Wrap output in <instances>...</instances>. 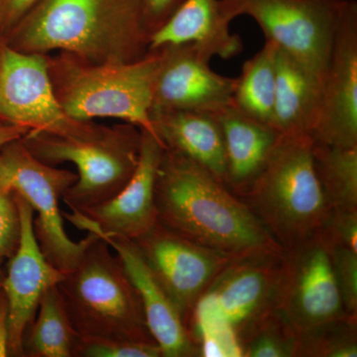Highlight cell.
<instances>
[{"mask_svg":"<svg viewBox=\"0 0 357 357\" xmlns=\"http://www.w3.org/2000/svg\"><path fill=\"white\" fill-rule=\"evenodd\" d=\"M158 222L229 257L284 250L248 204L194 161L164 148L155 183Z\"/></svg>","mask_w":357,"mask_h":357,"instance_id":"obj_1","label":"cell"},{"mask_svg":"<svg viewBox=\"0 0 357 357\" xmlns=\"http://www.w3.org/2000/svg\"><path fill=\"white\" fill-rule=\"evenodd\" d=\"M141 0H38L1 43L25 53L70 52L102 64L148 53Z\"/></svg>","mask_w":357,"mask_h":357,"instance_id":"obj_2","label":"cell"},{"mask_svg":"<svg viewBox=\"0 0 357 357\" xmlns=\"http://www.w3.org/2000/svg\"><path fill=\"white\" fill-rule=\"evenodd\" d=\"M310 135H282L241 201L285 251L319 236L333 210L321 188Z\"/></svg>","mask_w":357,"mask_h":357,"instance_id":"obj_3","label":"cell"},{"mask_svg":"<svg viewBox=\"0 0 357 357\" xmlns=\"http://www.w3.org/2000/svg\"><path fill=\"white\" fill-rule=\"evenodd\" d=\"M93 234L76 266L57 285L75 332L82 337L157 344L121 260L102 237Z\"/></svg>","mask_w":357,"mask_h":357,"instance_id":"obj_4","label":"cell"},{"mask_svg":"<svg viewBox=\"0 0 357 357\" xmlns=\"http://www.w3.org/2000/svg\"><path fill=\"white\" fill-rule=\"evenodd\" d=\"M21 141L48 165L70 162L76 166V182L62 201L74 213H83L114 198L132 177L139 161L141 129L112 132L93 128L77 135L40 133Z\"/></svg>","mask_w":357,"mask_h":357,"instance_id":"obj_5","label":"cell"},{"mask_svg":"<svg viewBox=\"0 0 357 357\" xmlns=\"http://www.w3.org/2000/svg\"><path fill=\"white\" fill-rule=\"evenodd\" d=\"M159 61V52L153 51L131 62L73 68L59 100L74 121L122 119L157 138L151 115Z\"/></svg>","mask_w":357,"mask_h":357,"instance_id":"obj_6","label":"cell"},{"mask_svg":"<svg viewBox=\"0 0 357 357\" xmlns=\"http://www.w3.org/2000/svg\"><path fill=\"white\" fill-rule=\"evenodd\" d=\"M230 21L250 16L271 42L323 83L351 0H220Z\"/></svg>","mask_w":357,"mask_h":357,"instance_id":"obj_7","label":"cell"},{"mask_svg":"<svg viewBox=\"0 0 357 357\" xmlns=\"http://www.w3.org/2000/svg\"><path fill=\"white\" fill-rule=\"evenodd\" d=\"M0 178L36 213L33 227L46 259L62 273L70 271L93 236L89 232L75 243L64 229L60 201L76 182V174L40 161L17 140L0 149Z\"/></svg>","mask_w":357,"mask_h":357,"instance_id":"obj_8","label":"cell"},{"mask_svg":"<svg viewBox=\"0 0 357 357\" xmlns=\"http://www.w3.org/2000/svg\"><path fill=\"white\" fill-rule=\"evenodd\" d=\"M286 251H260L230 259L192 310V321L229 326L239 344L276 309Z\"/></svg>","mask_w":357,"mask_h":357,"instance_id":"obj_9","label":"cell"},{"mask_svg":"<svg viewBox=\"0 0 357 357\" xmlns=\"http://www.w3.org/2000/svg\"><path fill=\"white\" fill-rule=\"evenodd\" d=\"M41 54L0 42V121L29 129L28 135H77L93 129L68 116Z\"/></svg>","mask_w":357,"mask_h":357,"instance_id":"obj_10","label":"cell"},{"mask_svg":"<svg viewBox=\"0 0 357 357\" xmlns=\"http://www.w3.org/2000/svg\"><path fill=\"white\" fill-rule=\"evenodd\" d=\"M276 310L298 337L349 316L321 237L286 251Z\"/></svg>","mask_w":357,"mask_h":357,"instance_id":"obj_11","label":"cell"},{"mask_svg":"<svg viewBox=\"0 0 357 357\" xmlns=\"http://www.w3.org/2000/svg\"><path fill=\"white\" fill-rule=\"evenodd\" d=\"M133 241L187 326L197 302L231 257L159 222Z\"/></svg>","mask_w":357,"mask_h":357,"instance_id":"obj_12","label":"cell"},{"mask_svg":"<svg viewBox=\"0 0 357 357\" xmlns=\"http://www.w3.org/2000/svg\"><path fill=\"white\" fill-rule=\"evenodd\" d=\"M164 146L154 135L141 130L139 161L132 177L116 196L83 213L63 217L89 232L114 234L135 241L158 222L155 183Z\"/></svg>","mask_w":357,"mask_h":357,"instance_id":"obj_13","label":"cell"},{"mask_svg":"<svg viewBox=\"0 0 357 357\" xmlns=\"http://www.w3.org/2000/svg\"><path fill=\"white\" fill-rule=\"evenodd\" d=\"M14 195L20 211V241L0 288L8 312L9 354L24 356L23 340L40 300L49 288L58 285L64 273L46 259L40 248L33 227L34 211L20 195Z\"/></svg>","mask_w":357,"mask_h":357,"instance_id":"obj_14","label":"cell"},{"mask_svg":"<svg viewBox=\"0 0 357 357\" xmlns=\"http://www.w3.org/2000/svg\"><path fill=\"white\" fill-rule=\"evenodd\" d=\"M333 146H357V2L340 23L321 84V109L312 136Z\"/></svg>","mask_w":357,"mask_h":357,"instance_id":"obj_15","label":"cell"},{"mask_svg":"<svg viewBox=\"0 0 357 357\" xmlns=\"http://www.w3.org/2000/svg\"><path fill=\"white\" fill-rule=\"evenodd\" d=\"M153 109L217 112L232 103L236 77L218 74L192 45L160 49Z\"/></svg>","mask_w":357,"mask_h":357,"instance_id":"obj_16","label":"cell"},{"mask_svg":"<svg viewBox=\"0 0 357 357\" xmlns=\"http://www.w3.org/2000/svg\"><path fill=\"white\" fill-rule=\"evenodd\" d=\"M102 237L121 260L139 294L148 328L163 357H199V347L165 291L143 259L131 239L114 234L93 232Z\"/></svg>","mask_w":357,"mask_h":357,"instance_id":"obj_17","label":"cell"},{"mask_svg":"<svg viewBox=\"0 0 357 357\" xmlns=\"http://www.w3.org/2000/svg\"><path fill=\"white\" fill-rule=\"evenodd\" d=\"M230 23L220 0H183L150 35L148 52L188 44L210 60L215 56L223 60L236 57L243 43L230 31Z\"/></svg>","mask_w":357,"mask_h":357,"instance_id":"obj_18","label":"cell"},{"mask_svg":"<svg viewBox=\"0 0 357 357\" xmlns=\"http://www.w3.org/2000/svg\"><path fill=\"white\" fill-rule=\"evenodd\" d=\"M225 141L223 185L243 199L261 175L281 134L272 126L248 116L234 103L213 112Z\"/></svg>","mask_w":357,"mask_h":357,"instance_id":"obj_19","label":"cell"},{"mask_svg":"<svg viewBox=\"0 0 357 357\" xmlns=\"http://www.w3.org/2000/svg\"><path fill=\"white\" fill-rule=\"evenodd\" d=\"M152 123L164 148L187 157L223 183L225 141L213 112L152 110Z\"/></svg>","mask_w":357,"mask_h":357,"instance_id":"obj_20","label":"cell"},{"mask_svg":"<svg viewBox=\"0 0 357 357\" xmlns=\"http://www.w3.org/2000/svg\"><path fill=\"white\" fill-rule=\"evenodd\" d=\"M274 128L281 135L312 136L321 109L319 77L280 49L277 52Z\"/></svg>","mask_w":357,"mask_h":357,"instance_id":"obj_21","label":"cell"},{"mask_svg":"<svg viewBox=\"0 0 357 357\" xmlns=\"http://www.w3.org/2000/svg\"><path fill=\"white\" fill-rule=\"evenodd\" d=\"M77 340L57 285L40 300L35 318L23 340L24 356L74 357Z\"/></svg>","mask_w":357,"mask_h":357,"instance_id":"obj_22","label":"cell"},{"mask_svg":"<svg viewBox=\"0 0 357 357\" xmlns=\"http://www.w3.org/2000/svg\"><path fill=\"white\" fill-rule=\"evenodd\" d=\"M278 47L265 41L261 50L243 64L236 77L232 103L248 116L274 128Z\"/></svg>","mask_w":357,"mask_h":357,"instance_id":"obj_23","label":"cell"},{"mask_svg":"<svg viewBox=\"0 0 357 357\" xmlns=\"http://www.w3.org/2000/svg\"><path fill=\"white\" fill-rule=\"evenodd\" d=\"M312 157L333 211H357V146L312 144Z\"/></svg>","mask_w":357,"mask_h":357,"instance_id":"obj_24","label":"cell"},{"mask_svg":"<svg viewBox=\"0 0 357 357\" xmlns=\"http://www.w3.org/2000/svg\"><path fill=\"white\" fill-rule=\"evenodd\" d=\"M357 318L347 316L298 337L295 357H356Z\"/></svg>","mask_w":357,"mask_h":357,"instance_id":"obj_25","label":"cell"},{"mask_svg":"<svg viewBox=\"0 0 357 357\" xmlns=\"http://www.w3.org/2000/svg\"><path fill=\"white\" fill-rule=\"evenodd\" d=\"M298 335L287 319L270 312L241 342L243 357H295Z\"/></svg>","mask_w":357,"mask_h":357,"instance_id":"obj_26","label":"cell"},{"mask_svg":"<svg viewBox=\"0 0 357 357\" xmlns=\"http://www.w3.org/2000/svg\"><path fill=\"white\" fill-rule=\"evenodd\" d=\"M188 331L203 357H243L234 331L222 323L192 321Z\"/></svg>","mask_w":357,"mask_h":357,"instance_id":"obj_27","label":"cell"},{"mask_svg":"<svg viewBox=\"0 0 357 357\" xmlns=\"http://www.w3.org/2000/svg\"><path fill=\"white\" fill-rule=\"evenodd\" d=\"M156 344L117 338L82 337L77 335L74 357H162Z\"/></svg>","mask_w":357,"mask_h":357,"instance_id":"obj_28","label":"cell"},{"mask_svg":"<svg viewBox=\"0 0 357 357\" xmlns=\"http://www.w3.org/2000/svg\"><path fill=\"white\" fill-rule=\"evenodd\" d=\"M326 246L345 312L357 318V250L335 244Z\"/></svg>","mask_w":357,"mask_h":357,"instance_id":"obj_29","label":"cell"},{"mask_svg":"<svg viewBox=\"0 0 357 357\" xmlns=\"http://www.w3.org/2000/svg\"><path fill=\"white\" fill-rule=\"evenodd\" d=\"M20 234V211L15 195L0 178V259L13 255Z\"/></svg>","mask_w":357,"mask_h":357,"instance_id":"obj_30","label":"cell"},{"mask_svg":"<svg viewBox=\"0 0 357 357\" xmlns=\"http://www.w3.org/2000/svg\"><path fill=\"white\" fill-rule=\"evenodd\" d=\"M319 236L326 244L357 250V211H333Z\"/></svg>","mask_w":357,"mask_h":357,"instance_id":"obj_31","label":"cell"},{"mask_svg":"<svg viewBox=\"0 0 357 357\" xmlns=\"http://www.w3.org/2000/svg\"><path fill=\"white\" fill-rule=\"evenodd\" d=\"M38 0H0V40L20 22Z\"/></svg>","mask_w":357,"mask_h":357,"instance_id":"obj_32","label":"cell"},{"mask_svg":"<svg viewBox=\"0 0 357 357\" xmlns=\"http://www.w3.org/2000/svg\"><path fill=\"white\" fill-rule=\"evenodd\" d=\"M148 31L152 34L180 6L183 0H141Z\"/></svg>","mask_w":357,"mask_h":357,"instance_id":"obj_33","label":"cell"},{"mask_svg":"<svg viewBox=\"0 0 357 357\" xmlns=\"http://www.w3.org/2000/svg\"><path fill=\"white\" fill-rule=\"evenodd\" d=\"M30 133L29 129L0 121V149L14 141L21 140Z\"/></svg>","mask_w":357,"mask_h":357,"instance_id":"obj_34","label":"cell"},{"mask_svg":"<svg viewBox=\"0 0 357 357\" xmlns=\"http://www.w3.org/2000/svg\"><path fill=\"white\" fill-rule=\"evenodd\" d=\"M8 312L4 294L0 292V357L9 356Z\"/></svg>","mask_w":357,"mask_h":357,"instance_id":"obj_35","label":"cell"},{"mask_svg":"<svg viewBox=\"0 0 357 357\" xmlns=\"http://www.w3.org/2000/svg\"><path fill=\"white\" fill-rule=\"evenodd\" d=\"M0 286H1V282H0Z\"/></svg>","mask_w":357,"mask_h":357,"instance_id":"obj_36","label":"cell"}]
</instances>
